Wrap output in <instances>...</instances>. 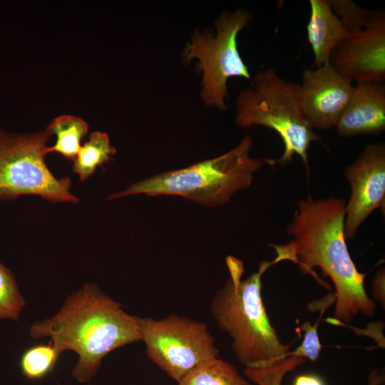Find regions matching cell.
I'll use <instances>...</instances> for the list:
<instances>
[{"instance_id": "cell-13", "label": "cell", "mask_w": 385, "mask_h": 385, "mask_svg": "<svg viewBox=\"0 0 385 385\" xmlns=\"http://www.w3.org/2000/svg\"><path fill=\"white\" fill-rule=\"evenodd\" d=\"M310 16L307 25V39L316 68L331 63L335 48L349 32L332 10L329 0H309Z\"/></svg>"}, {"instance_id": "cell-19", "label": "cell", "mask_w": 385, "mask_h": 385, "mask_svg": "<svg viewBox=\"0 0 385 385\" xmlns=\"http://www.w3.org/2000/svg\"><path fill=\"white\" fill-rule=\"evenodd\" d=\"M330 6L348 31L352 32L367 26L379 10H369L350 0H329Z\"/></svg>"}, {"instance_id": "cell-21", "label": "cell", "mask_w": 385, "mask_h": 385, "mask_svg": "<svg viewBox=\"0 0 385 385\" xmlns=\"http://www.w3.org/2000/svg\"><path fill=\"white\" fill-rule=\"evenodd\" d=\"M372 292L374 297L384 308L385 307V272L384 268L380 269L373 280Z\"/></svg>"}, {"instance_id": "cell-18", "label": "cell", "mask_w": 385, "mask_h": 385, "mask_svg": "<svg viewBox=\"0 0 385 385\" xmlns=\"http://www.w3.org/2000/svg\"><path fill=\"white\" fill-rule=\"evenodd\" d=\"M26 300L12 272L0 262V319H19Z\"/></svg>"}, {"instance_id": "cell-20", "label": "cell", "mask_w": 385, "mask_h": 385, "mask_svg": "<svg viewBox=\"0 0 385 385\" xmlns=\"http://www.w3.org/2000/svg\"><path fill=\"white\" fill-rule=\"evenodd\" d=\"M322 313H321L318 321L314 325H312L309 321L302 324L301 329L304 332V339L301 344L294 351H291L290 356H300L305 359H309L312 361L319 358L322 345L317 332V327Z\"/></svg>"}, {"instance_id": "cell-6", "label": "cell", "mask_w": 385, "mask_h": 385, "mask_svg": "<svg viewBox=\"0 0 385 385\" xmlns=\"http://www.w3.org/2000/svg\"><path fill=\"white\" fill-rule=\"evenodd\" d=\"M50 135L46 130L14 135L0 129V199L36 195L51 202H78L70 179H57L46 165Z\"/></svg>"}, {"instance_id": "cell-17", "label": "cell", "mask_w": 385, "mask_h": 385, "mask_svg": "<svg viewBox=\"0 0 385 385\" xmlns=\"http://www.w3.org/2000/svg\"><path fill=\"white\" fill-rule=\"evenodd\" d=\"M58 359L50 341L48 344H37L22 354L19 366L22 374L29 379H41L51 373Z\"/></svg>"}, {"instance_id": "cell-14", "label": "cell", "mask_w": 385, "mask_h": 385, "mask_svg": "<svg viewBox=\"0 0 385 385\" xmlns=\"http://www.w3.org/2000/svg\"><path fill=\"white\" fill-rule=\"evenodd\" d=\"M56 135V142L47 148L48 153L56 152L68 160H74L81 149V140L88 130L86 121L79 117L62 115L54 118L46 129Z\"/></svg>"}, {"instance_id": "cell-3", "label": "cell", "mask_w": 385, "mask_h": 385, "mask_svg": "<svg viewBox=\"0 0 385 385\" xmlns=\"http://www.w3.org/2000/svg\"><path fill=\"white\" fill-rule=\"evenodd\" d=\"M229 277L216 291L210 313L219 328L230 339L231 349L245 369H263L279 364L290 356V344L281 341L272 326L262 297V276L272 265L263 262L245 279L243 262L226 259Z\"/></svg>"}, {"instance_id": "cell-4", "label": "cell", "mask_w": 385, "mask_h": 385, "mask_svg": "<svg viewBox=\"0 0 385 385\" xmlns=\"http://www.w3.org/2000/svg\"><path fill=\"white\" fill-rule=\"evenodd\" d=\"M252 145V137L246 135L222 155L137 182L108 200L145 194L180 196L211 207L227 203L235 192L250 187L253 174L263 165L262 158L250 156Z\"/></svg>"}, {"instance_id": "cell-11", "label": "cell", "mask_w": 385, "mask_h": 385, "mask_svg": "<svg viewBox=\"0 0 385 385\" xmlns=\"http://www.w3.org/2000/svg\"><path fill=\"white\" fill-rule=\"evenodd\" d=\"M353 90L352 82L341 75L332 63L304 70L299 84L300 101L312 128L327 130L335 126Z\"/></svg>"}, {"instance_id": "cell-7", "label": "cell", "mask_w": 385, "mask_h": 385, "mask_svg": "<svg viewBox=\"0 0 385 385\" xmlns=\"http://www.w3.org/2000/svg\"><path fill=\"white\" fill-rule=\"evenodd\" d=\"M140 327L147 356L177 382L219 357L215 339L204 322L170 314L161 319L140 317Z\"/></svg>"}, {"instance_id": "cell-1", "label": "cell", "mask_w": 385, "mask_h": 385, "mask_svg": "<svg viewBox=\"0 0 385 385\" xmlns=\"http://www.w3.org/2000/svg\"><path fill=\"white\" fill-rule=\"evenodd\" d=\"M345 206L344 200L335 197L302 200L287 227L292 240L271 245L277 263L291 261L321 282L314 271L319 267L329 277L335 290L334 320L339 323H349L359 314L372 316L376 310L364 287L366 274L356 269L346 243Z\"/></svg>"}, {"instance_id": "cell-12", "label": "cell", "mask_w": 385, "mask_h": 385, "mask_svg": "<svg viewBox=\"0 0 385 385\" xmlns=\"http://www.w3.org/2000/svg\"><path fill=\"white\" fill-rule=\"evenodd\" d=\"M342 137L379 135L385 130V86L358 83L335 125Z\"/></svg>"}, {"instance_id": "cell-9", "label": "cell", "mask_w": 385, "mask_h": 385, "mask_svg": "<svg viewBox=\"0 0 385 385\" xmlns=\"http://www.w3.org/2000/svg\"><path fill=\"white\" fill-rule=\"evenodd\" d=\"M344 175L351 194L345 206L344 236L353 239L369 215L385 205V145H366L356 160L349 165Z\"/></svg>"}, {"instance_id": "cell-5", "label": "cell", "mask_w": 385, "mask_h": 385, "mask_svg": "<svg viewBox=\"0 0 385 385\" xmlns=\"http://www.w3.org/2000/svg\"><path fill=\"white\" fill-rule=\"evenodd\" d=\"M236 123L243 128L262 125L274 130L284 150L278 159H263L272 166L284 165L298 155L308 164L310 143L319 138L304 115L299 84L280 77L273 68L258 72L252 88L244 89L237 99Z\"/></svg>"}, {"instance_id": "cell-16", "label": "cell", "mask_w": 385, "mask_h": 385, "mask_svg": "<svg viewBox=\"0 0 385 385\" xmlns=\"http://www.w3.org/2000/svg\"><path fill=\"white\" fill-rule=\"evenodd\" d=\"M115 153L108 134L93 132L88 141L81 145L73 160V170L79 175L81 180L84 181L93 175L98 166L108 163Z\"/></svg>"}, {"instance_id": "cell-23", "label": "cell", "mask_w": 385, "mask_h": 385, "mask_svg": "<svg viewBox=\"0 0 385 385\" xmlns=\"http://www.w3.org/2000/svg\"><path fill=\"white\" fill-rule=\"evenodd\" d=\"M384 381V375L381 370L376 369L371 371L369 376L368 385H381Z\"/></svg>"}, {"instance_id": "cell-10", "label": "cell", "mask_w": 385, "mask_h": 385, "mask_svg": "<svg viewBox=\"0 0 385 385\" xmlns=\"http://www.w3.org/2000/svg\"><path fill=\"white\" fill-rule=\"evenodd\" d=\"M331 63L344 77L358 83H384L385 80V14L365 27L349 32L335 48Z\"/></svg>"}, {"instance_id": "cell-15", "label": "cell", "mask_w": 385, "mask_h": 385, "mask_svg": "<svg viewBox=\"0 0 385 385\" xmlns=\"http://www.w3.org/2000/svg\"><path fill=\"white\" fill-rule=\"evenodd\" d=\"M178 385H252L234 365L220 359H213L196 368Z\"/></svg>"}, {"instance_id": "cell-22", "label": "cell", "mask_w": 385, "mask_h": 385, "mask_svg": "<svg viewBox=\"0 0 385 385\" xmlns=\"http://www.w3.org/2000/svg\"><path fill=\"white\" fill-rule=\"evenodd\" d=\"M293 385H325L323 380L315 374H301L296 377Z\"/></svg>"}, {"instance_id": "cell-2", "label": "cell", "mask_w": 385, "mask_h": 385, "mask_svg": "<svg viewBox=\"0 0 385 385\" xmlns=\"http://www.w3.org/2000/svg\"><path fill=\"white\" fill-rule=\"evenodd\" d=\"M29 333L34 339L49 337L58 358L66 350L77 354L72 376L86 383L110 352L141 341L140 317L127 313L96 284L87 283L68 296L53 317L34 323Z\"/></svg>"}, {"instance_id": "cell-8", "label": "cell", "mask_w": 385, "mask_h": 385, "mask_svg": "<svg viewBox=\"0 0 385 385\" xmlns=\"http://www.w3.org/2000/svg\"><path fill=\"white\" fill-rule=\"evenodd\" d=\"M251 19L245 9L225 12L217 21V34L195 32L188 45V61L197 58L202 72V97L204 102L220 110L226 108L227 82L232 77L251 78L238 51V34Z\"/></svg>"}]
</instances>
